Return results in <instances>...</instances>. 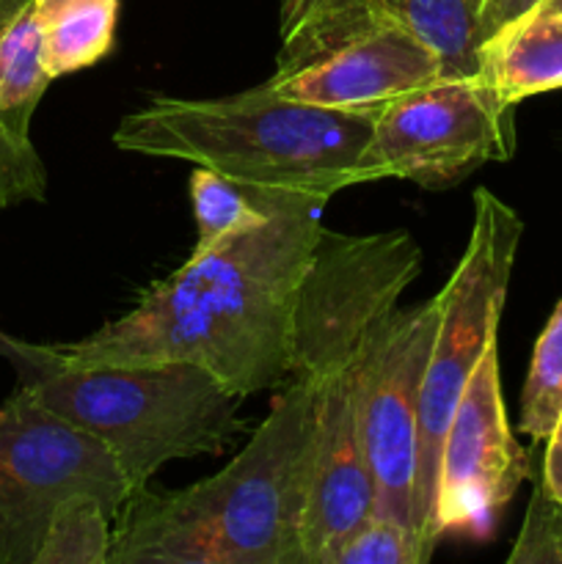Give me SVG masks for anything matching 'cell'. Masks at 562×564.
I'll list each match as a JSON object with an SVG mask.
<instances>
[{"mask_svg": "<svg viewBox=\"0 0 562 564\" xmlns=\"http://www.w3.org/2000/svg\"><path fill=\"white\" fill-rule=\"evenodd\" d=\"M562 416V301L551 312L543 334L534 341L532 364L521 391L518 430L532 441H545Z\"/></svg>", "mask_w": 562, "mask_h": 564, "instance_id": "cell-19", "label": "cell"}, {"mask_svg": "<svg viewBox=\"0 0 562 564\" xmlns=\"http://www.w3.org/2000/svg\"><path fill=\"white\" fill-rule=\"evenodd\" d=\"M439 314V295L422 306L397 308L356 372L358 430L375 479V516L408 527H413L419 405Z\"/></svg>", "mask_w": 562, "mask_h": 564, "instance_id": "cell-9", "label": "cell"}, {"mask_svg": "<svg viewBox=\"0 0 562 564\" xmlns=\"http://www.w3.org/2000/svg\"><path fill=\"white\" fill-rule=\"evenodd\" d=\"M422 268L408 231H320L292 308L290 378L323 389L358 364Z\"/></svg>", "mask_w": 562, "mask_h": 564, "instance_id": "cell-6", "label": "cell"}, {"mask_svg": "<svg viewBox=\"0 0 562 564\" xmlns=\"http://www.w3.org/2000/svg\"><path fill=\"white\" fill-rule=\"evenodd\" d=\"M540 0H483L479 9V31H483V53L494 39H499L507 28L529 14Z\"/></svg>", "mask_w": 562, "mask_h": 564, "instance_id": "cell-23", "label": "cell"}, {"mask_svg": "<svg viewBox=\"0 0 562 564\" xmlns=\"http://www.w3.org/2000/svg\"><path fill=\"white\" fill-rule=\"evenodd\" d=\"M114 521L97 496H72L50 518L36 564H108Z\"/></svg>", "mask_w": 562, "mask_h": 564, "instance_id": "cell-18", "label": "cell"}, {"mask_svg": "<svg viewBox=\"0 0 562 564\" xmlns=\"http://www.w3.org/2000/svg\"><path fill=\"white\" fill-rule=\"evenodd\" d=\"M268 209L257 229L187 259L143 292L125 317L69 345H50L83 367L196 364L248 400L290 380L298 286L323 231L328 202L251 193Z\"/></svg>", "mask_w": 562, "mask_h": 564, "instance_id": "cell-1", "label": "cell"}, {"mask_svg": "<svg viewBox=\"0 0 562 564\" xmlns=\"http://www.w3.org/2000/svg\"><path fill=\"white\" fill-rule=\"evenodd\" d=\"M22 3H25V0H0V28L6 25V20H9V17L14 14Z\"/></svg>", "mask_w": 562, "mask_h": 564, "instance_id": "cell-26", "label": "cell"}, {"mask_svg": "<svg viewBox=\"0 0 562 564\" xmlns=\"http://www.w3.org/2000/svg\"><path fill=\"white\" fill-rule=\"evenodd\" d=\"M191 204L196 215L193 257L257 229L268 218V209L257 196L202 165H196L191 174Z\"/></svg>", "mask_w": 562, "mask_h": 564, "instance_id": "cell-17", "label": "cell"}, {"mask_svg": "<svg viewBox=\"0 0 562 564\" xmlns=\"http://www.w3.org/2000/svg\"><path fill=\"white\" fill-rule=\"evenodd\" d=\"M69 3H75V0H36V11L42 14V20H47V17H53L55 11H61Z\"/></svg>", "mask_w": 562, "mask_h": 564, "instance_id": "cell-25", "label": "cell"}, {"mask_svg": "<svg viewBox=\"0 0 562 564\" xmlns=\"http://www.w3.org/2000/svg\"><path fill=\"white\" fill-rule=\"evenodd\" d=\"M512 152L516 105H507L485 75L441 77L375 116L356 185L408 180L424 191H446Z\"/></svg>", "mask_w": 562, "mask_h": 564, "instance_id": "cell-8", "label": "cell"}, {"mask_svg": "<svg viewBox=\"0 0 562 564\" xmlns=\"http://www.w3.org/2000/svg\"><path fill=\"white\" fill-rule=\"evenodd\" d=\"M317 402L314 386L290 378L215 477L174 494H132L108 564H303Z\"/></svg>", "mask_w": 562, "mask_h": 564, "instance_id": "cell-2", "label": "cell"}, {"mask_svg": "<svg viewBox=\"0 0 562 564\" xmlns=\"http://www.w3.org/2000/svg\"><path fill=\"white\" fill-rule=\"evenodd\" d=\"M80 494L119 518L130 485L102 441L17 386L0 405V564H36L53 512Z\"/></svg>", "mask_w": 562, "mask_h": 564, "instance_id": "cell-7", "label": "cell"}, {"mask_svg": "<svg viewBox=\"0 0 562 564\" xmlns=\"http://www.w3.org/2000/svg\"><path fill=\"white\" fill-rule=\"evenodd\" d=\"M510 564H562V510L534 485Z\"/></svg>", "mask_w": 562, "mask_h": 564, "instance_id": "cell-22", "label": "cell"}, {"mask_svg": "<svg viewBox=\"0 0 562 564\" xmlns=\"http://www.w3.org/2000/svg\"><path fill=\"white\" fill-rule=\"evenodd\" d=\"M314 466L303 516V564H328L342 540L375 512V479L356 411V375L317 389Z\"/></svg>", "mask_w": 562, "mask_h": 564, "instance_id": "cell-12", "label": "cell"}, {"mask_svg": "<svg viewBox=\"0 0 562 564\" xmlns=\"http://www.w3.org/2000/svg\"><path fill=\"white\" fill-rule=\"evenodd\" d=\"M441 77V64L428 44L406 28H386L345 44L306 69L270 75L262 88L292 102L378 116Z\"/></svg>", "mask_w": 562, "mask_h": 564, "instance_id": "cell-11", "label": "cell"}, {"mask_svg": "<svg viewBox=\"0 0 562 564\" xmlns=\"http://www.w3.org/2000/svg\"><path fill=\"white\" fill-rule=\"evenodd\" d=\"M53 75L44 64V20L36 0H25L0 28V121L31 138V121Z\"/></svg>", "mask_w": 562, "mask_h": 564, "instance_id": "cell-14", "label": "cell"}, {"mask_svg": "<svg viewBox=\"0 0 562 564\" xmlns=\"http://www.w3.org/2000/svg\"><path fill=\"white\" fill-rule=\"evenodd\" d=\"M47 196V171L31 138H20L0 121V213Z\"/></svg>", "mask_w": 562, "mask_h": 564, "instance_id": "cell-21", "label": "cell"}, {"mask_svg": "<svg viewBox=\"0 0 562 564\" xmlns=\"http://www.w3.org/2000/svg\"><path fill=\"white\" fill-rule=\"evenodd\" d=\"M532 11H543V14L562 17V0H540Z\"/></svg>", "mask_w": 562, "mask_h": 564, "instance_id": "cell-27", "label": "cell"}, {"mask_svg": "<svg viewBox=\"0 0 562 564\" xmlns=\"http://www.w3.org/2000/svg\"><path fill=\"white\" fill-rule=\"evenodd\" d=\"M521 235L523 220L516 209L488 187H479L474 193V224L466 251L439 292V328L424 369L419 405V463L413 488V527L430 549L439 545L430 532V518L439 488L441 444L479 358L499 341L501 312Z\"/></svg>", "mask_w": 562, "mask_h": 564, "instance_id": "cell-5", "label": "cell"}, {"mask_svg": "<svg viewBox=\"0 0 562 564\" xmlns=\"http://www.w3.org/2000/svg\"><path fill=\"white\" fill-rule=\"evenodd\" d=\"M540 488L562 510V416L556 419L554 430L545 438L543 474H540Z\"/></svg>", "mask_w": 562, "mask_h": 564, "instance_id": "cell-24", "label": "cell"}, {"mask_svg": "<svg viewBox=\"0 0 562 564\" xmlns=\"http://www.w3.org/2000/svg\"><path fill=\"white\" fill-rule=\"evenodd\" d=\"M483 75L507 105L562 88V17L529 11L485 47Z\"/></svg>", "mask_w": 562, "mask_h": 564, "instance_id": "cell-13", "label": "cell"}, {"mask_svg": "<svg viewBox=\"0 0 562 564\" xmlns=\"http://www.w3.org/2000/svg\"><path fill=\"white\" fill-rule=\"evenodd\" d=\"M433 554L435 549L424 543L417 529L372 512L342 540L328 564H428Z\"/></svg>", "mask_w": 562, "mask_h": 564, "instance_id": "cell-20", "label": "cell"}, {"mask_svg": "<svg viewBox=\"0 0 562 564\" xmlns=\"http://www.w3.org/2000/svg\"><path fill=\"white\" fill-rule=\"evenodd\" d=\"M0 358L47 411L108 446L130 496L165 463L220 455L246 430L240 397L196 364L83 367L3 330Z\"/></svg>", "mask_w": 562, "mask_h": 564, "instance_id": "cell-4", "label": "cell"}, {"mask_svg": "<svg viewBox=\"0 0 562 564\" xmlns=\"http://www.w3.org/2000/svg\"><path fill=\"white\" fill-rule=\"evenodd\" d=\"M397 25L428 44L444 77L483 75V0H380Z\"/></svg>", "mask_w": 562, "mask_h": 564, "instance_id": "cell-15", "label": "cell"}, {"mask_svg": "<svg viewBox=\"0 0 562 564\" xmlns=\"http://www.w3.org/2000/svg\"><path fill=\"white\" fill-rule=\"evenodd\" d=\"M529 477V452L507 422L499 375V341L485 350L455 408L439 460L430 532L441 540L450 532L479 534Z\"/></svg>", "mask_w": 562, "mask_h": 564, "instance_id": "cell-10", "label": "cell"}, {"mask_svg": "<svg viewBox=\"0 0 562 564\" xmlns=\"http://www.w3.org/2000/svg\"><path fill=\"white\" fill-rule=\"evenodd\" d=\"M119 0H75L44 20V64L55 77L97 64L110 53Z\"/></svg>", "mask_w": 562, "mask_h": 564, "instance_id": "cell-16", "label": "cell"}, {"mask_svg": "<svg viewBox=\"0 0 562 564\" xmlns=\"http://www.w3.org/2000/svg\"><path fill=\"white\" fill-rule=\"evenodd\" d=\"M372 127L369 113L292 102L259 83L235 97L152 99L119 121L114 143L121 152L202 165L246 193L328 202L356 185Z\"/></svg>", "mask_w": 562, "mask_h": 564, "instance_id": "cell-3", "label": "cell"}]
</instances>
